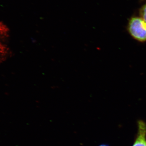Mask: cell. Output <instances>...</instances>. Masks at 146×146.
I'll return each instance as SVG.
<instances>
[{
	"mask_svg": "<svg viewBox=\"0 0 146 146\" xmlns=\"http://www.w3.org/2000/svg\"><path fill=\"white\" fill-rule=\"evenodd\" d=\"M138 133L133 146H146V124L142 120L138 122Z\"/></svg>",
	"mask_w": 146,
	"mask_h": 146,
	"instance_id": "7a4b0ae2",
	"label": "cell"
},
{
	"mask_svg": "<svg viewBox=\"0 0 146 146\" xmlns=\"http://www.w3.org/2000/svg\"><path fill=\"white\" fill-rule=\"evenodd\" d=\"M140 14L141 18L146 22V4L142 7L140 9Z\"/></svg>",
	"mask_w": 146,
	"mask_h": 146,
	"instance_id": "5b68a950",
	"label": "cell"
},
{
	"mask_svg": "<svg viewBox=\"0 0 146 146\" xmlns=\"http://www.w3.org/2000/svg\"><path fill=\"white\" fill-rule=\"evenodd\" d=\"M100 146H108L107 145H100Z\"/></svg>",
	"mask_w": 146,
	"mask_h": 146,
	"instance_id": "8992f818",
	"label": "cell"
},
{
	"mask_svg": "<svg viewBox=\"0 0 146 146\" xmlns=\"http://www.w3.org/2000/svg\"><path fill=\"white\" fill-rule=\"evenodd\" d=\"M8 54V49L0 42V61H3L6 57Z\"/></svg>",
	"mask_w": 146,
	"mask_h": 146,
	"instance_id": "3957f363",
	"label": "cell"
},
{
	"mask_svg": "<svg viewBox=\"0 0 146 146\" xmlns=\"http://www.w3.org/2000/svg\"><path fill=\"white\" fill-rule=\"evenodd\" d=\"M8 31L7 28L3 24L0 23V39H4L8 36Z\"/></svg>",
	"mask_w": 146,
	"mask_h": 146,
	"instance_id": "277c9868",
	"label": "cell"
},
{
	"mask_svg": "<svg viewBox=\"0 0 146 146\" xmlns=\"http://www.w3.org/2000/svg\"><path fill=\"white\" fill-rule=\"evenodd\" d=\"M127 30L131 36L136 41L146 42V22L141 17L131 18L128 24Z\"/></svg>",
	"mask_w": 146,
	"mask_h": 146,
	"instance_id": "6da1fadb",
	"label": "cell"
}]
</instances>
